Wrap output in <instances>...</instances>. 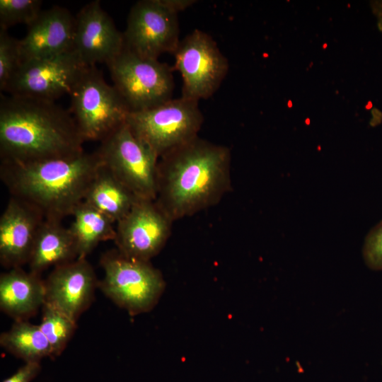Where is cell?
<instances>
[{
	"label": "cell",
	"instance_id": "cell-1",
	"mask_svg": "<svg viewBox=\"0 0 382 382\" xmlns=\"http://www.w3.org/2000/svg\"><path fill=\"white\" fill-rule=\"evenodd\" d=\"M228 147L199 136L158 158L155 202L172 221L219 204L231 190Z\"/></svg>",
	"mask_w": 382,
	"mask_h": 382
},
{
	"label": "cell",
	"instance_id": "cell-2",
	"mask_svg": "<svg viewBox=\"0 0 382 382\" xmlns=\"http://www.w3.org/2000/svg\"><path fill=\"white\" fill-rule=\"evenodd\" d=\"M84 142L69 110L55 101L1 95V161L67 158L83 152Z\"/></svg>",
	"mask_w": 382,
	"mask_h": 382
},
{
	"label": "cell",
	"instance_id": "cell-3",
	"mask_svg": "<svg viewBox=\"0 0 382 382\" xmlns=\"http://www.w3.org/2000/svg\"><path fill=\"white\" fill-rule=\"evenodd\" d=\"M97 151L30 163L1 161L0 175L12 197L39 211L45 219L72 216L102 166Z\"/></svg>",
	"mask_w": 382,
	"mask_h": 382
},
{
	"label": "cell",
	"instance_id": "cell-4",
	"mask_svg": "<svg viewBox=\"0 0 382 382\" xmlns=\"http://www.w3.org/2000/svg\"><path fill=\"white\" fill-rule=\"evenodd\" d=\"M100 265L104 274L98 288L117 306L136 316L156 305L165 282L150 261L128 257L115 249L101 255Z\"/></svg>",
	"mask_w": 382,
	"mask_h": 382
},
{
	"label": "cell",
	"instance_id": "cell-5",
	"mask_svg": "<svg viewBox=\"0 0 382 382\" xmlns=\"http://www.w3.org/2000/svg\"><path fill=\"white\" fill-rule=\"evenodd\" d=\"M70 96L69 112L84 141H102L126 122L130 110L96 66H87Z\"/></svg>",
	"mask_w": 382,
	"mask_h": 382
},
{
	"label": "cell",
	"instance_id": "cell-6",
	"mask_svg": "<svg viewBox=\"0 0 382 382\" xmlns=\"http://www.w3.org/2000/svg\"><path fill=\"white\" fill-rule=\"evenodd\" d=\"M198 102L181 96L155 107L130 112L126 123L159 158L198 136L204 122Z\"/></svg>",
	"mask_w": 382,
	"mask_h": 382
},
{
	"label": "cell",
	"instance_id": "cell-7",
	"mask_svg": "<svg viewBox=\"0 0 382 382\" xmlns=\"http://www.w3.org/2000/svg\"><path fill=\"white\" fill-rule=\"evenodd\" d=\"M112 81L130 112L155 107L172 98L173 68L141 57L125 46L106 64Z\"/></svg>",
	"mask_w": 382,
	"mask_h": 382
},
{
	"label": "cell",
	"instance_id": "cell-8",
	"mask_svg": "<svg viewBox=\"0 0 382 382\" xmlns=\"http://www.w3.org/2000/svg\"><path fill=\"white\" fill-rule=\"evenodd\" d=\"M96 151L103 166L137 198L155 200L158 158L126 122L100 141Z\"/></svg>",
	"mask_w": 382,
	"mask_h": 382
},
{
	"label": "cell",
	"instance_id": "cell-9",
	"mask_svg": "<svg viewBox=\"0 0 382 382\" xmlns=\"http://www.w3.org/2000/svg\"><path fill=\"white\" fill-rule=\"evenodd\" d=\"M173 70L183 79L182 96L199 101L219 88L228 71V62L216 42L207 33L195 29L180 41L173 53Z\"/></svg>",
	"mask_w": 382,
	"mask_h": 382
},
{
	"label": "cell",
	"instance_id": "cell-10",
	"mask_svg": "<svg viewBox=\"0 0 382 382\" xmlns=\"http://www.w3.org/2000/svg\"><path fill=\"white\" fill-rule=\"evenodd\" d=\"M86 67L73 50L52 57L24 61L4 91L12 96L55 101L71 93Z\"/></svg>",
	"mask_w": 382,
	"mask_h": 382
},
{
	"label": "cell",
	"instance_id": "cell-11",
	"mask_svg": "<svg viewBox=\"0 0 382 382\" xmlns=\"http://www.w3.org/2000/svg\"><path fill=\"white\" fill-rule=\"evenodd\" d=\"M178 13L163 0H141L131 8L123 33L125 47L137 54L158 59L173 54L179 40Z\"/></svg>",
	"mask_w": 382,
	"mask_h": 382
},
{
	"label": "cell",
	"instance_id": "cell-12",
	"mask_svg": "<svg viewBox=\"0 0 382 382\" xmlns=\"http://www.w3.org/2000/svg\"><path fill=\"white\" fill-rule=\"evenodd\" d=\"M173 223L154 200L139 199L116 223V249L128 257L150 261L168 241Z\"/></svg>",
	"mask_w": 382,
	"mask_h": 382
},
{
	"label": "cell",
	"instance_id": "cell-13",
	"mask_svg": "<svg viewBox=\"0 0 382 382\" xmlns=\"http://www.w3.org/2000/svg\"><path fill=\"white\" fill-rule=\"evenodd\" d=\"M125 46L123 33L103 8L100 1L85 5L75 18L73 51L87 66L105 64Z\"/></svg>",
	"mask_w": 382,
	"mask_h": 382
},
{
	"label": "cell",
	"instance_id": "cell-14",
	"mask_svg": "<svg viewBox=\"0 0 382 382\" xmlns=\"http://www.w3.org/2000/svg\"><path fill=\"white\" fill-rule=\"evenodd\" d=\"M98 282L86 258L58 265L45 279V302L77 322L93 301Z\"/></svg>",
	"mask_w": 382,
	"mask_h": 382
},
{
	"label": "cell",
	"instance_id": "cell-15",
	"mask_svg": "<svg viewBox=\"0 0 382 382\" xmlns=\"http://www.w3.org/2000/svg\"><path fill=\"white\" fill-rule=\"evenodd\" d=\"M42 214L11 196L0 218V262L8 269L28 264L42 223Z\"/></svg>",
	"mask_w": 382,
	"mask_h": 382
},
{
	"label": "cell",
	"instance_id": "cell-16",
	"mask_svg": "<svg viewBox=\"0 0 382 382\" xmlns=\"http://www.w3.org/2000/svg\"><path fill=\"white\" fill-rule=\"evenodd\" d=\"M20 40L23 60L44 59L73 50L75 18L65 8L42 10Z\"/></svg>",
	"mask_w": 382,
	"mask_h": 382
},
{
	"label": "cell",
	"instance_id": "cell-17",
	"mask_svg": "<svg viewBox=\"0 0 382 382\" xmlns=\"http://www.w3.org/2000/svg\"><path fill=\"white\" fill-rule=\"evenodd\" d=\"M45 303V279L22 267L0 275V309L14 321L28 320Z\"/></svg>",
	"mask_w": 382,
	"mask_h": 382
},
{
	"label": "cell",
	"instance_id": "cell-18",
	"mask_svg": "<svg viewBox=\"0 0 382 382\" xmlns=\"http://www.w3.org/2000/svg\"><path fill=\"white\" fill-rule=\"evenodd\" d=\"M78 258L74 238L61 221L45 219L37 231L31 256L29 271L41 275L50 267H57Z\"/></svg>",
	"mask_w": 382,
	"mask_h": 382
},
{
	"label": "cell",
	"instance_id": "cell-19",
	"mask_svg": "<svg viewBox=\"0 0 382 382\" xmlns=\"http://www.w3.org/2000/svg\"><path fill=\"white\" fill-rule=\"evenodd\" d=\"M138 199L102 164L86 193L83 202L117 223L129 212Z\"/></svg>",
	"mask_w": 382,
	"mask_h": 382
},
{
	"label": "cell",
	"instance_id": "cell-20",
	"mask_svg": "<svg viewBox=\"0 0 382 382\" xmlns=\"http://www.w3.org/2000/svg\"><path fill=\"white\" fill-rule=\"evenodd\" d=\"M72 216L74 220L69 228L76 242L78 258H86L101 242L114 241L115 222L93 207L82 202Z\"/></svg>",
	"mask_w": 382,
	"mask_h": 382
},
{
	"label": "cell",
	"instance_id": "cell-21",
	"mask_svg": "<svg viewBox=\"0 0 382 382\" xmlns=\"http://www.w3.org/2000/svg\"><path fill=\"white\" fill-rule=\"evenodd\" d=\"M0 345L6 351L25 362H40L52 359L50 342L39 325L28 320L14 321L11 328L0 335Z\"/></svg>",
	"mask_w": 382,
	"mask_h": 382
},
{
	"label": "cell",
	"instance_id": "cell-22",
	"mask_svg": "<svg viewBox=\"0 0 382 382\" xmlns=\"http://www.w3.org/2000/svg\"><path fill=\"white\" fill-rule=\"evenodd\" d=\"M76 326V321L52 305L46 302L44 303L39 327L50 344L52 359L60 356L64 352Z\"/></svg>",
	"mask_w": 382,
	"mask_h": 382
},
{
	"label": "cell",
	"instance_id": "cell-23",
	"mask_svg": "<svg viewBox=\"0 0 382 382\" xmlns=\"http://www.w3.org/2000/svg\"><path fill=\"white\" fill-rule=\"evenodd\" d=\"M40 0H0V28L33 23L42 11Z\"/></svg>",
	"mask_w": 382,
	"mask_h": 382
},
{
	"label": "cell",
	"instance_id": "cell-24",
	"mask_svg": "<svg viewBox=\"0 0 382 382\" xmlns=\"http://www.w3.org/2000/svg\"><path fill=\"white\" fill-rule=\"evenodd\" d=\"M20 40L0 28V90L4 91L8 82L23 63Z\"/></svg>",
	"mask_w": 382,
	"mask_h": 382
},
{
	"label": "cell",
	"instance_id": "cell-25",
	"mask_svg": "<svg viewBox=\"0 0 382 382\" xmlns=\"http://www.w3.org/2000/svg\"><path fill=\"white\" fill-rule=\"evenodd\" d=\"M363 257L370 269L382 270V221L367 235L363 247Z\"/></svg>",
	"mask_w": 382,
	"mask_h": 382
},
{
	"label": "cell",
	"instance_id": "cell-26",
	"mask_svg": "<svg viewBox=\"0 0 382 382\" xmlns=\"http://www.w3.org/2000/svg\"><path fill=\"white\" fill-rule=\"evenodd\" d=\"M40 362H25L2 382H31L40 372Z\"/></svg>",
	"mask_w": 382,
	"mask_h": 382
},
{
	"label": "cell",
	"instance_id": "cell-27",
	"mask_svg": "<svg viewBox=\"0 0 382 382\" xmlns=\"http://www.w3.org/2000/svg\"><path fill=\"white\" fill-rule=\"evenodd\" d=\"M171 10L178 13L186 9L195 3L193 0H163Z\"/></svg>",
	"mask_w": 382,
	"mask_h": 382
},
{
	"label": "cell",
	"instance_id": "cell-28",
	"mask_svg": "<svg viewBox=\"0 0 382 382\" xmlns=\"http://www.w3.org/2000/svg\"><path fill=\"white\" fill-rule=\"evenodd\" d=\"M373 8L378 18V28L381 31H382V1L375 2L374 4Z\"/></svg>",
	"mask_w": 382,
	"mask_h": 382
}]
</instances>
